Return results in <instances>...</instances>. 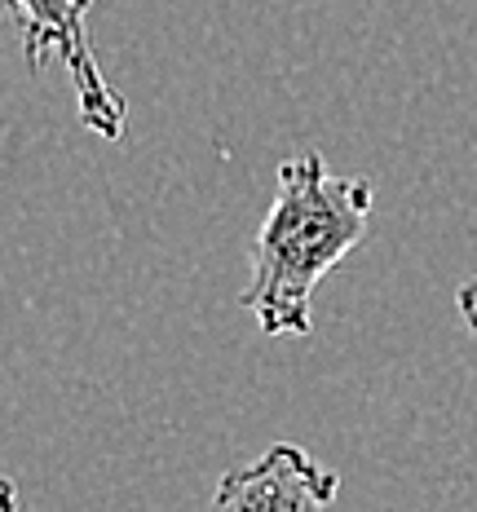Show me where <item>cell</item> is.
<instances>
[{"mask_svg":"<svg viewBox=\"0 0 477 512\" xmlns=\"http://www.w3.org/2000/svg\"><path fill=\"white\" fill-rule=\"evenodd\" d=\"M76 5L84 9V14H89V9H93V5H98V0H76Z\"/></svg>","mask_w":477,"mask_h":512,"instance_id":"6","label":"cell"},{"mask_svg":"<svg viewBox=\"0 0 477 512\" xmlns=\"http://www.w3.org/2000/svg\"><path fill=\"white\" fill-rule=\"evenodd\" d=\"M341 477L305 446L274 442L252 464L221 473L208 512H332Z\"/></svg>","mask_w":477,"mask_h":512,"instance_id":"3","label":"cell"},{"mask_svg":"<svg viewBox=\"0 0 477 512\" xmlns=\"http://www.w3.org/2000/svg\"><path fill=\"white\" fill-rule=\"evenodd\" d=\"M5 5L14 9L18 27H23L27 67L40 71L49 62H58L67 71L71 89H76L80 124L89 133L106 137V142H120L124 128H129V111H124V98L106 84L98 58H93L84 9L76 0H5Z\"/></svg>","mask_w":477,"mask_h":512,"instance_id":"2","label":"cell"},{"mask_svg":"<svg viewBox=\"0 0 477 512\" xmlns=\"http://www.w3.org/2000/svg\"><path fill=\"white\" fill-rule=\"evenodd\" d=\"M376 190L367 177H336L318 151L288 155L252 243V279L239 305L265 336H310L314 292L371 230Z\"/></svg>","mask_w":477,"mask_h":512,"instance_id":"1","label":"cell"},{"mask_svg":"<svg viewBox=\"0 0 477 512\" xmlns=\"http://www.w3.org/2000/svg\"><path fill=\"white\" fill-rule=\"evenodd\" d=\"M455 309H460V318L469 323V332L477 336V279H469L455 292Z\"/></svg>","mask_w":477,"mask_h":512,"instance_id":"4","label":"cell"},{"mask_svg":"<svg viewBox=\"0 0 477 512\" xmlns=\"http://www.w3.org/2000/svg\"><path fill=\"white\" fill-rule=\"evenodd\" d=\"M0 512H23V490L14 477H0Z\"/></svg>","mask_w":477,"mask_h":512,"instance_id":"5","label":"cell"}]
</instances>
